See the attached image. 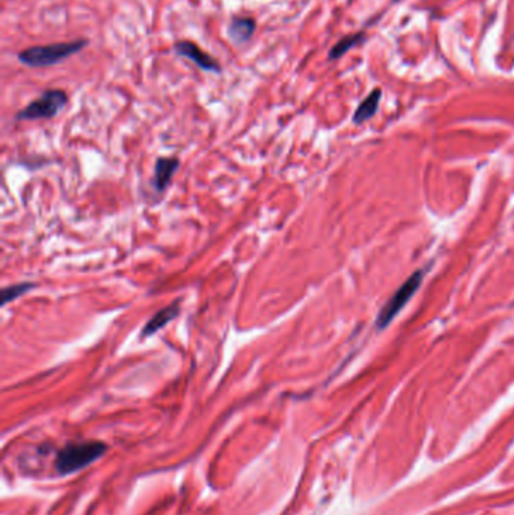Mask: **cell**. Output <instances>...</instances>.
Here are the masks:
<instances>
[{
  "mask_svg": "<svg viewBox=\"0 0 514 515\" xmlns=\"http://www.w3.org/2000/svg\"><path fill=\"white\" fill-rule=\"evenodd\" d=\"M88 46L86 39H74L68 43H56L48 46H34L19 53V61L32 68H46L68 59Z\"/></svg>",
  "mask_w": 514,
  "mask_h": 515,
  "instance_id": "obj_1",
  "label": "cell"
},
{
  "mask_svg": "<svg viewBox=\"0 0 514 515\" xmlns=\"http://www.w3.org/2000/svg\"><path fill=\"white\" fill-rule=\"evenodd\" d=\"M68 103V97L61 89H50L29 103L23 110L17 113L19 121H36L55 118Z\"/></svg>",
  "mask_w": 514,
  "mask_h": 515,
  "instance_id": "obj_2",
  "label": "cell"
},
{
  "mask_svg": "<svg viewBox=\"0 0 514 515\" xmlns=\"http://www.w3.org/2000/svg\"><path fill=\"white\" fill-rule=\"evenodd\" d=\"M104 449H106V446L97 442L70 444L62 452H59L56 458V467L62 473L78 470L97 459L104 452Z\"/></svg>",
  "mask_w": 514,
  "mask_h": 515,
  "instance_id": "obj_3",
  "label": "cell"
},
{
  "mask_svg": "<svg viewBox=\"0 0 514 515\" xmlns=\"http://www.w3.org/2000/svg\"><path fill=\"white\" fill-rule=\"evenodd\" d=\"M423 276H424V271H416L415 274L408 277V279L404 282V285L394 294V297L386 303L384 311L379 313V327L384 328L385 326H388L394 320V316L406 306V303L412 298V296L419 288L421 282H423Z\"/></svg>",
  "mask_w": 514,
  "mask_h": 515,
  "instance_id": "obj_4",
  "label": "cell"
},
{
  "mask_svg": "<svg viewBox=\"0 0 514 515\" xmlns=\"http://www.w3.org/2000/svg\"><path fill=\"white\" fill-rule=\"evenodd\" d=\"M174 50L178 56L187 58L189 61H192L195 65H197V67L204 71L220 73V65L212 56H210L208 53L201 50L200 46L192 41H180L174 46Z\"/></svg>",
  "mask_w": 514,
  "mask_h": 515,
  "instance_id": "obj_5",
  "label": "cell"
},
{
  "mask_svg": "<svg viewBox=\"0 0 514 515\" xmlns=\"http://www.w3.org/2000/svg\"><path fill=\"white\" fill-rule=\"evenodd\" d=\"M180 167L178 158L175 157H162L155 162L154 166V177H153V187L157 192H163L173 181L175 172Z\"/></svg>",
  "mask_w": 514,
  "mask_h": 515,
  "instance_id": "obj_6",
  "label": "cell"
},
{
  "mask_svg": "<svg viewBox=\"0 0 514 515\" xmlns=\"http://www.w3.org/2000/svg\"><path fill=\"white\" fill-rule=\"evenodd\" d=\"M180 311H181L180 301H174L173 305H169V306L160 309L157 313H154L153 318L142 328V336L147 338V336H151L159 332V330H162L166 324H169L170 321H174L177 318Z\"/></svg>",
  "mask_w": 514,
  "mask_h": 515,
  "instance_id": "obj_7",
  "label": "cell"
},
{
  "mask_svg": "<svg viewBox=\"0 0 514 515\" xmlns=\"http://www.w3.org/2000/svg\"><path fill=\"white\" fill-rule=\"evenodd\" d=\"M255 32V21L249 17H237L228 28V36L234 44H245Z\"/></svg>",
  "mask_w": 514,
  "mask_h": 515,
  "instance_id": "obj_8",
  "label": "cell"
},
{
  "mask_svg": "<svg viewBox=\"0 0 514 515\" xmlns=\"http://www.w3.org/2000/svg\"><path fill=\"white\" fill-rule=\"evenodd\" d=\"M380 97H381V90L380 89H374L370 95H368L358 108V110H356L354 116H353V121L356 124H362L365 121L370 120V118L377 112V108H379V101H380Z\"/></svg>",
  "mask_w": 514,
  "mask_h": 515,
  "instance_id": "obj_9",
  "label": "cell"
},
{
  "mask_svg": "<svg viewBox=\"0 0 514 515\" xmlns=\"http://www.w3.org/2000/svg\"><path fill=\"white\" fill-rule=\"evenodd\" d=\"M364 39H365L364 33H354V35L344 36L342 39H339V41L332 47L331 51H329V59H331V61L339 59L341 56H344L349 50H351L353 47L364 43Z\"/></svg>",
  "mask_w": 514,
  "mask_h": 515,
  "instance_id": "obj_10",
  "label": "cell"
},
{
  "mask_svg": "<svg viewBox=\"0 0 514 515\" xmlns=\"http://www.w3.org/2000/svg\"><path fill=\"white\" fill-rule=\"evenodd\" d=\"M36 285L32 283V282H21V283H16V285H11V286H6L5 289H2V306H6L9 301H14L17 300L19 297H21L23 294L29 293L31 289H34Z\"/></svg>",
  "mask_w": 514,
  "mask_h": 515,
  "instance_id": "obj_11",
  "label": "cell"
}]
</instances>
